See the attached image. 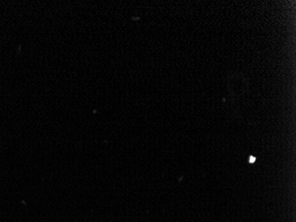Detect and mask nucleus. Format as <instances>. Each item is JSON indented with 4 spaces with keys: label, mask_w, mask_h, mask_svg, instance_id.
Returning a JSON list of instances; mask_svg holds the SVG:
<instances>
[{
    "label": "nucleus",
    "mask_w": 296,
    "mask_h": 222,
    "mask_svg": "<svg viewBox=\"0 0 296 222\" xmlns=\"http://www.w3.org/2000/svg\"><path fill=\"white\" fill-rule=\"evenodd\" d=\"M254 161H255V157H254V156H250V160H249V163H254Z\"/></svg>",
    "instance_id": "1"
}]
</instances>
